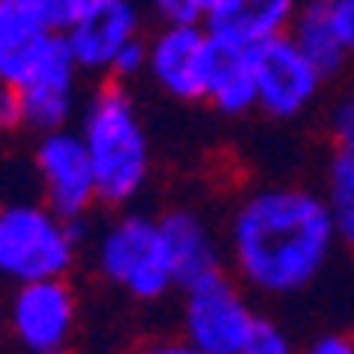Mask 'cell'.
<instances>
[{
  "label": "cell",
  "instance_id": "obj_20",
  "mask_svg": "<svg viewBox=\"0 0 354 354\" xmlns=\"http://www.w3.org/2000/svg\"><path fill=\"white\" fill-rule=\"evenodd\" d=\"M330 128L337 145H354V78L347 82V88L337 96L333 113H330Z\"/></svg>",
  "mask_w": 354,
  "mask_h": 354
},
{
  "label": "cell",
  "instance_id": "obj_16",
  "mask_svg": "<svg viewBox=\"0 0 354 354\" xmlns=\"http://www.w3.org/2000/svg\"><path fill=\"white\" fill-rule=\"evenodd\" d=\"M287 32L312 57V64L326 78L337 75L351 57L344 32H340V21H337V11H333V0H305Z\"/></svg>",
  "mask_w": 354,
  "mask_h": 354
},
{
  "label": "cell",
  "instance_id": "obj_25",
  "mask_svg": "<svg viewBox=\"0 0 354 354\" xmlns=\"http://www.w3.org/2000/svg\"><path fill=\"white\" fill-rule=\"evenodd\" d=\"M216 4H220V0H195V8L202 11V21H205V15H209V11H213Z\"/></svg>",
  "mask_w": 354,
  "mask_h": 354
},
{
  "label": "cell",
  "instance_id": "obj_8",
  "mask_svg": "<svg viewBox=\"0 0 354 354\" xmlns=\"http://www.w3.org/2000/svg\"><path fill=\"white\" fill-rule=\"evenodd\" d=\"M32 167H36L43 202L64 220L71 223L82 220L100 202L96 170H93V160H88V149L78 131L71 128L43 131L32 149Z\"/></svg>",
  "mask_w": 354,
  "mask_h": 354
},
{
  "label": "cell",
  "instance_id": "obj_18",
  "mask_svg": "<svg viewBox=\"0 0 354 354\" xmlns=\"http://www.w3.org/2000/svg\"><path fill=\"white\" fill-rule=\"evenodd\" d=\"M32 11L43 18V25L57 36H68L71 25L85 15V8L93 4V0H28Z\"/></svg>",
  "mask_w": 354,
  "mask_h": 354
},
{
  "label": "cell",
  "instance_id": "obj_3",
  "mask_svg": "<svg viewBox=\"0 0 354 354\" xmlns=\"http://www.w3.org/2000/svg\"><path fill=\"white\" fill-rule=\"evenodd\" d=\"M93 259H96V273L110 287L128 294L131 301L153 305L177 287L167 241L160 230V216L135 213V209L113 216L96 234Z\"/></svg>",
  "mask_w": 354,
  "mask_h": 354
},
{
  "label": "cell",
  "instance_id": "obj_24",
  "mask_svg": "<svg viewBox=\"0 0 354 354\" xmlns=\"http://www.w3.org/2000/svg\"><path fill=\"white\" fill-rule=\"evenodd\" d=\"M333 11H337V21H340V32H344V43L354 57V0H333Z\"/></svg>",
  "mask_w": 354,
  "mask_h": 354
},
{
  "label": "cell",
  "instance_id": "obj_2",
  "mask_svg": "<svg viewBox=\"0 0 354 354\" xmlns=\"http://www.w3.org/2000/svg\"><path fill=\"white\" fill-rule=\"evenodd\" d=\"M78 135L96 170V188L103 205H128L142 195L153 174L149 131L124 85H100L82 110Z\"/></svg>",
  "mask_w": 354,
  "mask_h": 354
},
{
  "label": "cell",
  "instance_id": "obj_21",
  "mask_svg": "<svg viewBox=\"0 0 354 354\" xmlns=\"http://www.w3.org/2000/svg\"><path fill=\"white\" fill-rule=\"evenodd\" d=\"M305 354H354V337L351 333H322L308 344Z\"/></svg>",
  "mask_w": 354,
  "mask_h": 354
},
{
  "label": "cell",
  "instance_id": "obj_6",
  "mask_svg": "<svg viewBox=\"0 0 354 354\" xmlns=\"http://www.w3.org/2000/svg\"><path fill=\"white\" fill-rule=\"evenodd\" d=\"M259 319L238 277L216 273L181 290V337L202 354H241Z\"/></svg>",
  "mask_w": 354,
  "mask_h": 354
},
{
  "label": "cell",
  "instance_id": "obj_10",
  "mask_svg": "<svg viewBox=\"0 0 354 354\" xmlns=\"http://www.w3.org/2000/svg\"><path fill=\"white\" fill-rule=\"evenodd\" d=\"M78 75L82 68L75 64L64 36H57L50 50L15 82L21 124L39 135L53 128H68L75 103H78Z\"/></svg>",
  "mask_w": 354,
  "mask_h": 354
},
{
  "label": "cell",
  "instance_id": "obj_12",
  "mask_svg": "<svg viewBox=\"0 0 354 354\" xmlns=\"http://www.w3.org/2000/svg\"><path fill=\"white\" fill-rule=\"evenodd\" d=\"M160 230H163V241H167V255H170V270L177 280V290H185L205 277H216L223 273V259L227 252L220 248L216 234L209 230L195 209H167L160 216Z\"/></svg>",
  "mask_w": 354,
  "mask_h": 354
},
{
  "label": "cell",
  "instance_id": "obj_13",
  "mask_svg": "<svg viewBox=\"0 0 354 354\" xmlns=\"http://www.w3.org/2000/svg\"><path fill=\"white\" fill-rule=\"evenodd\" d=\"M202 103H209L223 117H241V113L255 110L252 46L209 32L205 75H202Z\"/></svg>",
  "mask_w": 354,
  "mask_h": 354
},
{
  "label": "cell",
  "instance_id": "obj_4",
  "mask_svg": "<svg viewBox=\"0 0 354 354\" xmlns=\"http://www.w3.org/2000/svg\"><path fill=\"white\" fill-rule=\"evenodd\" d=\"M78 255L75 223L39 202H11L0 209V277L32 283L68 277Z\"/></svg>",
  "mask_w": 354,
  "mask_h": 354
},
{
  "label": "cell",
  "instance_id": "obj_23",
  "mask_svg": "<svg viewBox=\"0 0 354 354\" xmlns=\"http://www.w3.org/2000/svg\"><path fill=\"white\" fill-rule=\"evenodd\" d=\"M135 354H202V351L192 347L185 337H167V340H149V344H142Z\"/></svg>",
  "mask_w": 354,
  "mask_h": 354
},
{
  "label": "cell",
  "instance_id": "obj_11",
  "mask_svg": "<svg viewBox=\"0 0 354 354\" xmlns=\"http://www.w3.org/2000/svg\"><path fill=\"white\" fill-rule=\"evenodd\" d=\"M205 50H209V28H205V21H163V28L149 39L145 75L170 100L202 103Z\"/></svg>",
  "mask_w": 354,
  "mask_h": 354
},
{
  "label": "cell",
  "instance_id": "obj_19",
  "mask_svg": "<svg viewBox=\"0 0 354 354\" xmlns=\"http://www.w3.org/2000/svg\"><path fill=\"white\" fill-rule=\"evenodd\" d=\"M241 354H298L294 351V340L270 319H259V326L252 333V340L241 347Z\"/></svg>",
  "mask_w": 354,
  "mask_h": 354
},
{
  "label": "cell",
  "instance_id": "obj_15",
  "mask_svg": "<svg viewBox=\"0 0 354 354\" xmlns=\"http://www.w3.org/2000/svg\"><path fill=\"white\" fill-rule=\"evenodd\" d=\"M53 39L57 32L43 25L28 0H0V82L15 85Z\"/></svg>",
  "mask_w": 354,
  "mask_h": 354
},
{
  "label": "cell",
  "instance_id": "obj_9",
  "mask_svg": "<svg viewBox=\"0 0 354 354\" xmlns=\"http://www.w3.org/2000/svg\"><path fill=\"white\" fill-rule=\"evenodd\" d=\"M8 322L28 354H64L78 333V294L68 277L15 283Z\"/></svg>",
  "mask_w": 354,
  "mask_h": 354
},
{
  "label": "cell",
  "instance_id": "obj_22",
  "mask_svg": "<svg viewBox=\"0 0 354 354\" xmlns=\"http://www.w3.org/2000/svg\"><path fill=\"white\" fill-rule=\"evenodd\" d=\"M21 124V106H18V93L15 85L0 82V131L8 128H18Z\"/></svg>",
  "mask_w": 354,
  "mask_h": 354
},
{
  "label": "cell",
  "instance_id": "obj_17",
  "mask_svg": "<svg viewBox=\"0 0 354 354\" xmlns=\"http://www.w3.org/2000/svg\"><path fill=\"white\" fill-rule=\"evenodd\" d=\"M322 198L333 216L337 238L354 248V145H337L326 174H322Z\"/></svg>",
  "mask_w": 354,
  "mask_h": 354
},
{
  "label": "cell",
  "instance_id": "obj_14",
  "mask_svg": "<svg viewBox=\"0 0 354 354\" xmlns=\"http://www.w3.org/2000/svg\"><path fill=\"white\" fill-rule=\"evenodd\" d=\"M294 15H298V0H220L205 15V28L234 43L255 46L262 39L283 36Z\"/></svg>",
  "mask_w": 354,
  "mask_h": 354
},
{
  "label": "cell",
  "instance_id": "obj_7",
  "mask_svg": "<svg viewBox=\"0 0 354 354\" xmlns=\"http://www.w3.org/2000/svg\"><path fill=\"white\" fill-rule=\"evenodd\" d=\"M255 68V110L273 121H294L315 106L322 93V75L312 57L290 39V32L262 39L252 46Z\"/></svg>",
  "mask_w": 354,
  "mask_h": 354
},
{
  "label": "cell",
  "instance_id": "obj_1",
  "mask_svg": "<svg viewBox=\"0 0 354 354\" xmlns=\"http://www.w3.org/2000/svg\"><path fill=\"white\" fill-rule=\"evenodd\" d=\"M340 238L326 198L305 185L252 188L227 220V262L248 290L290 298L330 266Z\"/></svg>",
  "mask_w": 354,
  "mask_h": 354
},
{
  "label": "cell",
  "instance_id": "obj_5",
  "mask_svg": "<svg viewBox=\"0 0 354 354\" xmlns=\"http://www.w3.org/2000/svg\"><path fill=\"white\" fill-rule=\"evenodd\" d=\"M64 43L75 64L88 75L131 78L145 71L149 43L142 39V15L135 0H93Z\"/></svg>",
  "mask_w": 354,
  "mask_h": 354
}]
</instances>
